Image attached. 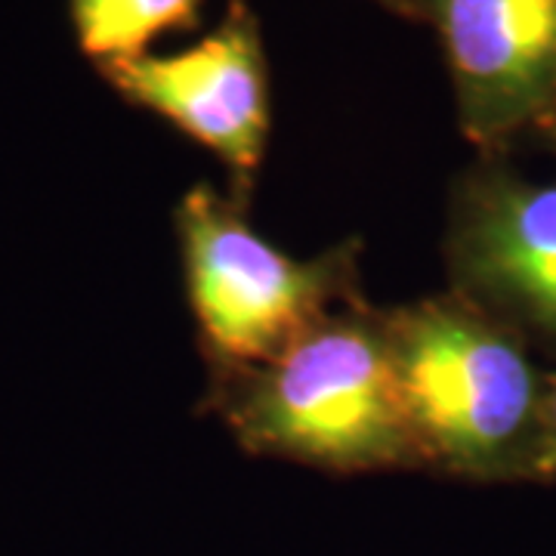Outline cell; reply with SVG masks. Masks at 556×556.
Returning a JSON list of instances; mask_svg holds the SVG:
<instances>
[{
	"mask_svg": "<svg viewBox=\"0 0 556 556\" xmlns=\"http://www.w3.org/2000/svg\"><path fill=\"white\" fill-rule=\"evenodd\" d=\"M455 294L517 331L556 343V182L485 164L460 179L448 232Z\"/></svg>",
	"mask_w": 556,
	"mask_h": 556,
	"instance_id": "5b68a950",
	"label": "cell"
},
{
	"mask_svg": "<svg viewBox=\"0 0 556 556\" xmlns=\"http://www.w3.org/2000/svg\"><path fill=\"white\" fill-rule=\"evenodd\" d=\"M437 25L460 130L497 149L556 112V0H424Z\"/></svg>",
	"mask_w": 556,
	"mask_h": 556,
	"instance_id": "8992f818",
	"label": "cell"
},
{
	"mask_svg": "<svg viewBox=\"0 0 556 556\" xmlns=\"http://www.w3.org/2000/svg\"><path fill=\"white\" fill-rule=\"evenodd\" d=\"M417 457L482 482L535 479L547 378L526 340L470 300H420L387 316Z\"/></svg>",
	"mask_w": 556,
	"mask_h": 556,
	"instance_id": "7a4b0ae2",
	"label": "cell"
},
{
	"mask_svg": "<svg viewBox=\"0 0 556 556\" xmlns=\"http://www.w3.org/2000/svg\"><path fill=\"white\" fill-rule=\"evenodd\" d=\"M204 0H68L80 50L109 65L142 56L159 35L192 28Z\"/></svg>",
	"mask_w": 556,
	"mask_h": 556,
	"instance_id": "52a82bcc",
	"label": "cell"
},
{
	"mask_svg": "<svg viewBox=\"0 0 556 556\" xmlns=\"http://www.w3.org/2000/svg\"><path fill=\"white\" fill-rule=\"evenodd\" d=\"M177 236L189 306L223 375L269 362L318 318L350 303V251L294 260L204 182L179 199Z\"/></svg>",
	"mask_w": 556,
	"mask_h": 556,
	"instance_id": "3957f363",
	"label": "cell"
},
{
	"mask_svg": "<svg viewBox=\"0 0 556 556\" xmlns=\"http://www.w3.org/2000/svg\"><path fill=\"white\" fill-rule=\"evenodd\" d=\"M378 3L399 10V13H408V16H420V7H424V0H378Z\"/></svg>",
	"mask_w": 556,
	"mask_h": 556,
	"instance_id": "9c48e42d",
	"label": "cell"
},
{
	"mask_svg": "<svg viewBox=\"0 0 556 556\" xmlns=\"http://www.w3.org/2000/svg\"><path fill=\"white\" fill-rule=\"evenodd\" d=\"M219 415L251 452L362 473L417 467L387 316L350 300L263 365L223 375Z\"/></svg>",
	"mask_w": 556,
	"mask_h": 556,
	"instance_id": "6da1fadb",
	"label": "cell"
},
{
	"mask_svg": "<svg viewBox=\"0 0 556 556\" xmlns=\"http://www.w3.org/2000/svg\"><path fill=\"white\" fill-rule=\"evenodd\" d=\"M556 477V375L547 378L544 415H541V445H538L535 479Z\"/></svg>",
	"mask_w": 556,
	"mask_h": 556,
	"instance_id": "ba28073f",
	"label": "cell"
},
{
	"mask_svg": "<svg viewBox=\"0 0 556 556\" xmlns=\"http://www.w3.org/2000/svg\"><path fill=\"white\" fill-rule=\"evenodd\" d=\"M100 72L124 100L211 149L239 195L257 177L269 137V72L248 0H232L217 28L182 53H142Z\"/></svg>",
	"mask_w": 556,
	"mask_h": 556,
	"instance_id": "277c9868",
	"label": "cell"
},
{
	"mask_svg": "<svg viewBox=\"0 0 556 556\" xmlns=\"http://www.w3.org/2000/svg\"><path fill=\"white\" fill-rule=\"evenodd\" d=\"M541 130H544V134H547V137H551V142H554V146H556V112H554V118L547 121V124H544V127H541Z\"/></svg>",
	"mask_w": 556,
	"mask_h": 556,
	"instance_id": "30bf717a",
	"label": "cell"
}]
</instances>
